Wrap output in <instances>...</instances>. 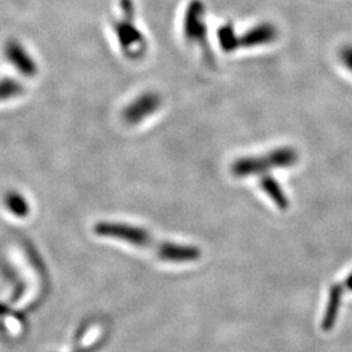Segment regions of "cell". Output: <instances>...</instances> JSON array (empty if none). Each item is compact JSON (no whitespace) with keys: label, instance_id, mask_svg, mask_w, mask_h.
I'll list each match as a JSON object with an SVG mask.
<instances>
[{"label":"cell","instance_id":"obj_1","mask_svg":"<svg viewBox=\"0 0 352 352\" xmlns=\"http://www.w3.org/2000/svg\"><path fill=\"white\" fill-rule=\"evenodd\" d=\"M94 231L101 236L123 240L136 247L154 248L157 256L167 263L186 264V263L197 261L201 257L200 248L195 245H187V244L155 241L157 239H154L153 235L142 227L118 223V222H101L96 225Z\"/></svg>","mask_w":352,"mask_h":352},{"label":"cell","instance_id":"obj_2","mask_svg":"<svg viewBox=\"0 0 352 352\" xmlns=\"http://www.w3.org/2000/svg\"><path fill=\"white\" fill-rule=\"evenodd\" d=\"M299 154L292 148H279L258 157H244L231 166L232 175L238 177L264 174L272 168H289L298 162Z\"/></svg>","mask_w":352,"mask_h":352},{"label":"cell","instance_id":"obj_3","mask_svg":"<svg viewBox=\"0 0 352 352\" xmlns=\"http://www.w3.org/2000/svg\"><path fill=\"white\" fill-rule=\"evenodd\" d=\"M183 33L190 45L197 46L202 51V56L206 63L213 65V54L209 46L208 29L205 23V6L201 0H192L189 3L184 14Z\"/></svg>","mask_w":352,"mask_h":352},{"label":"cell","instance_id":"obj_4","mask_svg":"<svg viewBox=\"0 0 352 352\" xmlns=\"http://www.w3.org/2000/svg\"><path fill=\"white\" fill-rule=\"evenodd\" d=\"M161 103L162 100L157 93L146 91L126 106L123 111V119L128 124L135 126L155 113L161 107Z\"/></svg>","mask_w":352,"mask_h":352},{"label":"cell","instance_id":"obj_5","mask_svg":"<svg viewBox=\"0 0 352 352\" xmlns=\"http://www.w3.org/2000/svg\"><path fill=\"white\" fill-rule=\"evenodd\" d=\"M278 33L276 26L269 23H261L258 25L252 26L244 34L238 36L235 33V51L241 47L251 49L269 45L277 39Z\"/></svg>","mask_w":352,"mask_h":352},{"label":"cell","instance_id":"obj_6","mask_svg":"<svg viewBox=\"0 0 352 352\" xmlns=\"http://www.w3.org/2000/svg\"><path fill=\"white\" fill-rule=\"evenodd\" d=\"M342 296H343V286L342 285L331 286V289L329 291V299H327L325 315L322 318V329L327 330V331L331 330L336 325L337 317L340 314Z\"/></svg>","mask_w":352,"mask_h":352},{"label":"cell","instance_id":"obj_7","mask_svg":"<svg viewBox=\"0 0 352 352\" xmlns=\"http://www.w3.org/2000/svg\"><path fill=\"white\" fill-rule=\"evenodd\" d=\"M260 184H261V188L265 193L272 199V201L274 202L280 210L289 209V197L286 196L283 189L280 188V186L276 179H273L272 176L269 175L263 176Z\"/></svg>","mask_w":352,"mask_h":352},{"label":"cell","instance_id":"obj_8","mask_svg":"<svg viewBox=\"0 0 352 352\" xmlns=\"http://www.w3.org/2000/svg\"><path fill=\"white\" fill-rule=\"evenodd\" d=\"M8 56L19 69L25 72V75H33L36 69L34 64L32 63V60L28 58V55L21 47H19L17 45H11L8 47Z\"/></svg>","mask_w":352,"mask_h":352},{"label":"cell","instance_id":"obj_9","mask_svg":"<svg viewBox=\"0 0 352 352\" xmlns=\"http://www.w3.org/2000/svg\"><path fill=\"white\" fill-rule=\"evenodd\" d=\"M19 91V87L14 82H1L0 84V100L8 98L11 96H14V93Z\"/></svg>","mask_w":352,"mask_h":352},{"label":"cell","instance_id":"obj_10","mask_svg":"<svg viewBox=\"0 0 352 352\" xmlns=\"http://www.w3.org/2000/svg\"><path fill=\"white\" fill-rule=\"evenodd\" d=\"M10 208H11L16 214L25 213V204L23 201V199L19 197V196H13V197H11V200H10Z\"/></svg>","mask_w":352,"mask_h":352},{"label":"cell","instance_id":"obj_11","mask_svg":"<svg viewBox=\"0 0 352 352\" xmlns=\"http://www.w3.org/2000/svg\"><path fill=\"white\" fill-rule=\"evenodd\" d=\"M344 286H346V289H350L352 292V273L351 274H349L347 278L344 279Z\"/></svg>","mask_w":352,"mask_h":352}]
</instances>
